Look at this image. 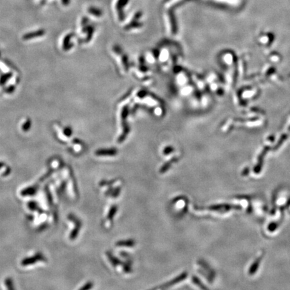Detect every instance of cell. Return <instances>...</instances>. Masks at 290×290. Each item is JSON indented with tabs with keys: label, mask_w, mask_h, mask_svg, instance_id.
Instances as JSON below:
<instances>
[{
	"label": "cell",
	"mask_w": 290,
	"mask_h": 290,
	"mask_svg": "<svg viewBox=\"0 0 290 290\" xmlns=\"http://www.w3.org/2000/svg\"><path fill=\"white\" fill-rule=\"evenodd\" d=\"M107 255L108 256V258H109V260L110 261V263H112V265L114 266H117V265H121L122 263L120 261V260H119L118 259H117L116 257H115L114 255H112L111 253H109V252L107 253Z\"/></svg>",
	"instance_id": "cell-11"
},
{
	"label": "cell",
	"mask_w": 290,
	"mask_h": 290,
	"mask_svg": "<svg viewBox=\"0 0 290 290\" xmlns=\"http://www.w3.org/2000/svg\"><path fill=\"white\" fill-rule=\"evenodd\" d=\"M232 208H237V206H232L227 204H219V205H214L210 206L208 209L209 210L212 211H229Z\"/></svg>",
	"instance_id": "cell-4"
},
{
	"label": "cell",
	"mask_w": 290,
	"mask_h": 290,
	"mask_svg": "<svg viewBox=\"0 0 290 290\" xmlns=\"http://www.w3.org/2000/svg\"><path fill=\"white\" fill-rule=\"evenodd\" d=\"M5 166H6V165L3 163V162H0V169H2L3 167H4Z\"/></svg>",
	"instance_id": "cell-18"
},
{
	"label": "cell",
	"mask_w": 290,
	"mask_h": 290,
	"mask_svg": "<svg viewBox=\"0 0 290 290\" xmlns=\"http://www.w3.org/2000/svg\"><path fill=\"white\" fill-rule=\"evenodd\" d=\"M37 190H38L37 186H31L29 187H27L26 189H24V190H23L21 191L20 194L22 196H32L35 194L36 191H37Z\"/></svg>",
	"instance_id": "cell-5"
},
{
	"label": "cell",
	"mask_w": 290,
	"mask_h": 290,
	"mask_svg": "<svg viewBox=\"0 0 290 290\" xmlns=\"http://www.w3.org/2000/svg\"><path fill=\"white\" fill-rule=\"evenodd\" d=\"M260 259H257V260L255 262V263L251 266V267L250 271H249V273H250L251 274H252V273H255V271L256 269H257V266H259V265Z\"/></svg>",
	"instance_id": "cell-14"
},
{
	"label": "cell",
	"mask_w": 290,
	"mask_h": 290,
	"mask_svg": "<svg viewBox=\"0 0 290 290\" xmlns=\"http://www.w3.org/2000/svg\"><path fill=\"white\" fill-rule=\"evenodd\" d=\"M68 218L69 220H71L72 222L75 224V228L73 230L71 233L69 235V238L71 240L73 241L77 238L78 234L79 232L80 229L81 228V222L79 219H78L76 216H73V214H69Z\"/></svg>",
	"instance_id": "cell-1"
},
{
	"label": "cell",
	"mask_w": 290,
	"mask_h": 290,
	"mask_svg": "<svg viewBox=\"0 0 290 290\" xmlns=\"http://www.w3.org/2000/svg\"><path fill=\"white\" fill-rule=\"evenodd\" d=\"M44 34V30H39L37 31L33 32L32 33L26 34L24 36V39L25 40H29L33 38L35 36H42Z\"/></svg>",
	"instance_id": "cell-7"
},
{
	"label": "cell",
	"mask_w": 290,
	"mask_h": 290,
	"mask_svg": "<svg viewBox=\"0 0 290 290\" xmlns=\"http://www.w3.org/2000/svg\"><path fill=\"white\" fill-rule=\"evenodd\" d=\"M46 1H47V0H42V3H44Z\"/></svg>",
	"instance_id": "cell-19"
},
{
	"label": "cell",
	"mask_w": 290,
	"mask_h": 290,
	"mask_svg": "<svg viewBox=\"0 0 290 290\" xmlns=\"http://www.w3.org/2000/svg\"><path fill=\"white\" fill-rule=\"evenodd\" d=\"M187 273L186 272H184L181 273L180 275H179L178 277H176V278H174L171 281H170V282H169L168 283L164 284L163 285H162V286H160V288L164 289V288H167V287H171L172 286V285H174L175 284L179 283L180 282H181V281L185 279L187 277Z\"/></svg>",
	"instance_id": "cell-3"
},
{
	"label": "cell",
	"mask_w": 290,
	"mask_h": 290,
	"mask_svg": "<svg viewBox=\"0 0 290 290\" xmlns=\"http://www.w3.org/2000/svg\"><path fill=\"white\" fill-rule=\"evenodd\" d=\"M88 12L91 15H94L95 17H99L101 15H102V12H101L100 10H99L98 8L91 6L88 8Z\"/></svg>",
	"instance_id": "cell-12"
},
{
	"label": "cell",
	"mask_w": 290,
	"mask_h": 290,
	"mask_svg": "<svg viewBox=\"0 0 290 290\" xmlns=\"http://www.w3.org/2000/svg\"><path fill=\"white\" fill-rule=\"evenodd\" d=\"M45 261V257L42 253H36L34 256L28 257L26 259H23L21 261V265L22 266H29L31 265H34L36 262L44 261Z\"/></svg>",
	"instance_id": "cell-2"
},
{
	"label": "cell",
	"mask_w": 290,
	"mask_h": 290,
	"mask_svg": "<svg viewBox=\"0 0 290 290\" xmlns=\"http://www.w3.org/2000/svg\"><path fill=\"white\" fill-rule=\"evenodd\" d=\"M5 284L6 285V287L8 289H13V282L12 280L10 278H8L6 279Z\"/></svg>",
	"instance_id": "cell-15"
},
{
	"label": "cell",
	"mask_w": 290,
	"mask_h": 290,
	"mask_svg": "<svg viewBox=\"0 0 290 290\" xmlns=\"http://www.w3.org/2000/svg\"><path fill=\"white\" fill-rule=\"evenodd\" d=\"M61 2L64 6H67L70 3L71 0H61Z\"/></svg>",
	"instance_id": "cell-17"
},
{
	"label": "cell",
	"mask_w": 290,
	"mask_h": 290,
	"mask_svg": "<svg viewBox=\"0 0 290 290\" xmlns=\"http://www.w3.org/2000/svg\"><path fill=\"white\" fill-rule=\"evenodd\" d=\"M178 159H177V158H173L172 159L170 160L169 162H167V163H165L163 166L162 167L160 168V173H165L166 171H167L168 170L171 168V164H173V163L175 162H177V160Z\"/></svg>",
	"instance_id": "cell-8"
},
{
	"label": "cell",
	"mask_w": 290,
	"mask_h": 290,
	"mask_svg": "<svg viewBox=\"0 0 290 290\" xmlns=\"http://www.w3.org/2000/svg\"><path fill=\"white\" fill-rule=\"evenodd\" d=\"M192 282L194 283L196 285H197V286H199L200 288H201V289H208V287H206L205 285L201 283V281L196 277V276H193V277H192Z\"/></svg>",
	"instance_id": "cell-13"
},
{
	"label": "cell",
	"mask_w": 290,
	"mask_h": 290,
	"mask_svg": "<svg viewBox=\"0 0 290 290\" xmlns=\"http://www.w3.org/2000/svg\"><path fill=\"white\" fill-rule=\"evenodd\" d=\"M117 153V151L114 149H101L95 152V155L98 156H112Z\"/></svg>",
	"instance_id": "cell-6"
},
{
	"label": "cell",
	"mask_w": 290,
	"mask_h": 290,
	"mask_svg": "<svg viewBox=\"0 0 290 290\" xmlns=\"http://www.w3.org/2000/svg\"><path fill=\"white\" fill-rule=\"evenodd\" d=\"M118 210V207L116 205H114L112 206L111 208H110L109 211H108V216H107V219L108 220V221H112L114 217V216L115 214H116V211Z\"/></svg>",
	"instance_id": "cell-10"
},
{
	"label": "cell",
	"mask_w": 290,
	"mask_h": 290,
	"mask_svg": "<svg viewBox=\"0 0 290 290\" xmlns=\"http://www.w3.org/2000/svg\"><path fill=\"white\" fill-rule=\"evenodd\" d=\"M94 286V284L92 282H88V283H87L86 284L84 285V286H83L82 287L80 288V289H82V290H88L89 289H91L92 287H93Z\"/></svg>",
	"instance_id": "cell-16"
},
{
	"label": "cell",
	"mask_w": 290,
	"mask_h": 290,
	"mask_svg": "<svg viewBox=\"0 0 290 290\" xmlns=\"http://www.w3.org/2000/svg\"><path fill=\"white\" fill-rule=\"evenodd\" d=\"M116 245L119 247H133L135 245V241L132 239H128V240L118 241L116 242Z\"/></svg>",
	"instance_id": "cell-9"
}]
</instances>
